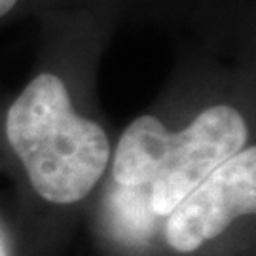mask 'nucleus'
Returning a JSON list of instances; mask_svg holds the SVG:
<instances>
[{
    "label": "nucleus",
    "instance_id": "4",
    "mask_svg": "<svg viewBox=\"0 0 256 256\" xmlns=\"http://www.w3.org/2000/svg\"><path fill=\"white\" fill-rule=\"evenodd\" d=\"M19 0H0V18H4L6 14H10L12 10L16 8Z\"/></svg>",
    "mask_w": 256,
    "mask_h": 256
},
{
    "label": "nucleus",
    "instance_id": "2",
    "mask_svg": "<svg viewBox=\"0 0 256 256\" xmlns=\"http://www.w3.org/2000/svg\"><path fill=\"white\" fill-rule=\"evenodd\" d=\"M243 114L230 104L205 108L182 131L154 116H138L122 133L112 156V178L122 188L148 186V205L167 216L216 167L247 146Z\"/></svg>",
    "mask_w": 256,
    "mask_h": 256
},
{
    "label": "nucleus",
    "instance_id": "3",
    "mask_svg": "<svg viewBox=\"0 0 256 256\" xmlns=\"http://www.w3.org/2000/svg\"><path fill=\"white\" fill-rule=\"evenodd\" d=\"M256 209V148L245 146L216 167L165 216L167 248L190 256L228 232Z\"/></svg>",
    "mask_w": 256,
    "mask_h": 256
},
{
    "label": "nucleus",
    "instance_id": "1",
    "mask_svg": "<svg viewBox=\"0 0 256 256\" xmlns=\"http://www.w3.org/2000/svg\"><path fill=\"white\" fill-rule=\"evenodd\" d=\"M6 138L40 200L68 207L84 202L112 160L108 135L72 108L57 74L27 84L6 114Z\"/></svg>",
    "mask_w": 256,
    "mask_h": 256
}]
</instances>
